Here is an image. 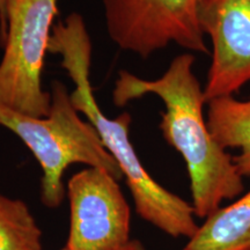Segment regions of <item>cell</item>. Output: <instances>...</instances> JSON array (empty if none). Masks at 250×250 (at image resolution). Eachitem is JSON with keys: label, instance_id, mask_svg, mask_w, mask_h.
I'll return each mask as SVG.
<instances>
[{"label": "cell", "instance_id": "7a4b0ae2", "mask_svg": "<svg viewBox=\"0 0 250 250\" xmlns=\"http://www.w3.org/2000/svg\"><path fill=\"white\" fill-rule=\"evenodd\" d=\"M49 52L61 56L62 68L76 85L72 102L95 127L103 146L120 167L137 213L168 235L191 239L199 228L192 205L160 186L145 169L130 140L131 115L123 112L110 118L96 102L89 77L92 42L80 14L72 13L55 24Z\"/></svg>", "mask_w": 250, "mask_h": 250}, {"label": "cell", "instance_id": "7c38bea8", "mask_svg": "<svg viewBox=\"0 0 250 250\" xmlns=\"http://www.w3.org/2000/svg\"><path fill=\"white\" fill-rule=\"evenodd\" d=\"M61 250H66L62 247V248ZM124 250H145V248H144L143 243L138 241V240H132V241L130 242V245L126 247Z\"/></svg>", "mask_w": 250, "mask_h": 250}, {"label": "cell", "instance_id": "52a82bcc", "mask_svg": "<svg viewBox=\"0 0 250 250\" xmlns=\"http://www.w3.org/2000/svg\"><path fill=\"white\" fill-rule=\"evenodd\" d=\"M198 20L212 45L204 86L208 103L250 83V0H202Z\"/></svg>", "mask_w": 250, "mask_h": 250}, {"label": "cell", "instance_id": "5b68a950", "mask_svg": "<svg viewBox=\"0 0 250 250\" xmlns=\"http://www.w3.org/2000/svg\"><path fill=\"white\" fill-rule=\"evenodd\" d=\"M202 0H103L108 35L118 48L146 59L176 44L208 54L199 26Z\"/></svg>", "mask_w": 250, "mask_h": 250}, {"label": "cell", "instance_id": "277c9868", "mask_svg": "<svg viewBox=\"0 0 250 250\" xmlns=\"http://www.w3.org/2000/svg\"><path fill=\"white\" fill-rule=\"evenodd\" d=\"M58 0H8L0 61V104L31 117H45L51 94L43 88L45 55Z\"/></svg>", "mask_w": 250, "mask_h": 250}, {"label": "cell", "instance_id": "4fadbf2b", "mask_svg": "<svg viewBox=\"0 0 250 250\" xmlns=\"http://www.w3.org/2000/svg\"><path fill=\"white\" fill-rule=\"evenodd\" d=\"M0 23H1V17H0Z\"/></svg>", "mask_w": 250, "mask_h": 250}, {"label": "cell", "instance_id": "6da1fadb", "mask_svg": "<svg viewBox=\"0 0 250 250\" xmlns=\"http://www.w3.org/2000/svg\"><path fill=\"white\" fill-rule=\"evenodd\" d=\"M195 56H176L169 67L155 80H145L121 71L115 81L112 100L124 107L146 94H154L165 104L160 130L166 142L182 155L190 179L196 217L205 219L221 203L241 196L243 177L233 156L212 136L204 116V88L193 72Z\"/></svg>", "mask_w": 250, "mask_h": 250}, {"label": "cell", "instance_id": "30bf717a", "mask_svg": "<svg viewBox=\"0 0 250 250\" xmlns=\"http://www.w3.org/2000/svg\"><path fill=\"white\" fill-rule=\"evenodd\" d=\"M0 250H43L42 230L21 199L0 195Z\"/></svg>", "mask_w": 250, "mask_h": 250}, {"label": "cell", "instance_id": "8fae6325", "mask_svg": "<svg viewBox=\"0 0 250 250\" xmlns=\"http://www.w3.org/2000/svg\"><path fill=\"white\" fill-rule=\"evenodd\" d=\"M8 0H0V17H1V23H0V45L2 46L6 39V7H7Z\"/></svg>", "mask_w": 250, "mask_h": 250}, {"label": "cell", "instance_id": "8992f818", "mask_svg": "<svg viewBox=\"0 0 250 250\" xmlns=\"http://www.w3.org/2000/svg\"><path fill=\"white\" fill-rule=\"evenodd\" d=\"M108 171L87 167L66 184L70 228L66 250H124L130 239V206Z\"/></svg>", "mask_w": 250, "mask_h": 250}, {"label": "cell", "instance_id": "ba28073f", "mask_svg": "<svg viewBox=\"0 0 250 250\" xmlns=\"http://www.w3.org/2000/svg\"><path fill=\"white\" fill-rule=\"evenodd\" d=\"M206 104V121L215 142L226 151L239 149L234 164L242 177H250V96L247 100L221 96Z\"/></svg>", "mask_w": 250, "mask_h": 250}, {"label": "cell", "instance_id": "3957f363", "mask_svg": "<svg viewBox=\"0 0 250 250\" xmlns=\"http://www.w3.org/2000/svg\"><path fill=\"white\" fill-rule=\"evenodd\" d=\"M50 94L48 116H27L0 104V125L18 136L35 156L42 169L41 201L46 208H55L66 196L64 175L70 166L100 168L118 181L123 174L95 127L80 117L67 87L56 80Z\"/></svg>", "mask_w": 250, "mask_h": 250}, {"label": "cell", "instance_id": "9c48e42d", "mask_svg": "<svg viewBox=\"0 0 250 250\" xmlns=\"http://www.w3.org/2000/svg\"><path fill=\"white\" fill-rule=\"evenodd\" d=\"M182 250H250V191L205 218Z\"/></svg>", "mask_w": 250, "mask_h": 250}]
</instances>
